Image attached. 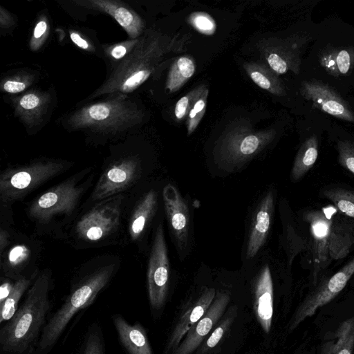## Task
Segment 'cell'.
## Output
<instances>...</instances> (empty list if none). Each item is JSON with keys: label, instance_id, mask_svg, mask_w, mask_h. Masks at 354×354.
Returning a JSON list of instances; mask_svg holds the SVG:
<instances>
[{"label": "cell", "instance_id": "4", "mask_svg": "<svg viewBox=\"0 0 354 354\" xmlns=\"http://www.w3.org/2000/svg\"><path fill=\"white\" fill-rule=\"evenodd\" d=\"M158 39L141 36L133 50L111 71L106 80L86 100L113 93L129 95L140 86L153 72L160 54Z\"/></svg>", "mask_w": 354, "mask_h": 354}, {"label": "cell", "instance_id": "32", "mask_svg": "<svg viewBox=\"0 0 354 354\" xmlns=\"http://www.w3.org/2000/svg\"><path fill=\"white\" fill-rule=\"evenodd\" d=\"M139 38L129 39L116 44L102 46L104 56L111 66V71L129 55L138 44Z\"/></svg>", "mask_w": 354, "mask_h": 354}, {"label": "cell", "instance_id": "9", "mask_svg": "<svg viewBox=\"0 0 354 354\" xmlns=\"http://www.w3.org/2000/svg\"><path fill=\"white\" fill-rule=\"evenodd\" d=\"M54 98L50 91L30 89L12 99L16 117L28 133L39 130L50 115Z\"/></svg>", "mask_w": 354, "mask_h": 354}, {"label": "cell", "instance_id": "14", "mask_svg": "<svg viewBox=\"0 0 354 354\" xmlns=\"http://www.w3.org/2000/svg\"><path fill=\"white\" fill-rule=\"evenodd\" d=\"M75 4L112 17L124 30L129 39H138L143 33L145 23L130 6L118 0H77Z\"/></svg>", "mask_w": 354, "mask_h": 354}, {"label": "cell", "instance_id": "44", "mask_svg": "<svg viewBox=\"0 0 354 354\" xmlns=\"http://www.w3.org/2000/svg\"><path fill=\"white\" fill-rule=\"evenodd\" d=\"M15 281H12L11 279H1V283L0 286V305L2 304L6 298L9 296Z\"/></svg>", "mask_w": 354, "mask_h": 354}, {"label": "cell", "instance_id": "28", "mask_svg": "<svg viewBox=\"0 0 354 354\" xmlns=\"http://www.w3.org/2000/svg\"><path fill=\"white\" fill-rule=\"evenodd\" d=\"M195 72L193 60L187 57H180L176 60L169 71L167 88L174 92L178 90Z\"/></svg>", "mask_w": 354, "mask_h": 354}, {"label": "cell", "instance_id": "45", "mask_svg": "<svg viewBox=\"0 0 354 354\" xmlns=\"http://www.w3.org/2000/svg\"><path fill=\"white\" fill-rule=\"evenodd\" d=\"M8 234L6 231H4L3 229H1L0 232V252L2 255L3 252L4 248L6 247L8 243Z\"/></svg>", "mask_w": 354, "mask_h": 354}, {"label": "cell", "instance_id": "33", "mask_svg": "<svg viewBox=\"0 0 354 354\" xmlns=\"http://www.w3.org/2000/svg\"><path fill=\"white\" fill-rule=\"evenodd\" d=\"M35 75L32 72H17L5 77L0 83L2 91L9 94L24 92L34 82Z\"/></svg>", "mask_w": 354, "mask_h": 354}, {"label": "cell", "instance_id": "20", "mask_svg": "<svg viewBox=\"0 0 354 354\" xmlns=\"http://www.w3.org/2000/svg\"><path fill=\"white\" fill-rule=\"evenodd\" d=\"M274 210L272 192H268L256 212L248 242L247 257H254L264 244L268 234Z\"/></svg>", "mask_w": 354, "mask_h": 354}, {"label": "cell", "instance_id": "36", "mask_svg": "<svg viewBox=\"0 0 354 354\" xmlns=\"http://www.w3.org/2000/svg\"><path fill=\"white\" fill-rule=\"evenodd\" d=\"M189 22L197 31L207 35H213L216 28L214 20L205 12L192 14L189 17Z\"/></svg>", "mask_w": 354, "mask_h": 354}, {"label": "cell", "instance_id": "8", "mask_svg": "<svg viewBox=\"0 0 354 354\" xmlns=\"http://www.w3.org/2000/svg\"><path fill=\"white\" fill-rule=\"evenodd\" d=\"M353 274L354 257L306 297L291 319L290 330H294L304 319L312 317L318 308L333 299Z\"/></svg>", "mask_w": 354, "mask_h": 354}, {"label": "cell", "instance_id": "30", "mask_svg": "<svg viewBox=\"0 0 354 354\" xmlns=\"http://www.w3.org/2000/svg\"><path fill=\"white\" fill-rule=\"evenodd\" d=\"M248 73L252 80L260 88L274 95H283L285 94L284 86L281 80L267 69L263 70L259 67L250 66Z\"/></svg>", "mask_w": 354, "mask_h": 354}, {"label": "cell", "instance_id": "17", "mask_svg": "<svg viewBox=\"0 0 354 354\" xmlns=\"http://www.w3.org/2000/svg\"><path fill=\"white\" fill-rule=\"evenodd\" d=\"M268 139L254 134L232 140L220 151L218 163L225 169L232 170L247 162L259 152Z\"/></svg>", "mask_w": 354, "mask_h": 354}, {"label": "cell", "instance_id": "1", "mask_svg": "<svg viewBox=\"0 0 354 354\" xmlns=\"http://www.w3.org/2000/svg\"><path fill=\"white\" fill-rule=\"evenodd\" d=\"M51 274H38L22 304L0 329V354H36L51 309Z\"/></svg>", "mask_w": 354, "mask_h": 354}, {"label": "cell", "instance_id": "16", "mask_svg": "<svg viewBox=\"0 0 354 354\" xmlns=\"http://www.w3.org/2000/svg\"><path fill=\"white\" fill-rule=\"evenodd\" d=\"M166 214L179 250L187 245L189 216L188 207L176 187L169 183L162 190Z\"/></svg>", "mask_w": 354, "mask_h": 354}, {"label": "cell", "instance_id": "43", "mask_svg": "<svg viewBox=\"0 0 354 354\" xmlns=\"http://www.w3.org/2000/svg\"><path fill=\"white\" fill-rule=\"evenodd\" d=\"M17 25V18L3 6H0V27L1 30L8 31Z\"/></svg>", "mask_w": 354, "mask_h": 354}, {"label": "cell", "instance_id": "6", "mask_svg": "<svg viewBox=\"0 0 354 354\" xmlns=\"http://www.w3.org/2000/svg\"><path fill=\"white\" fill-rule=\"evenodd\" d=\"M85 190L79 180L71 177L36 198L29 208V215L39 222H48L58 215H68L77 205Z\"/></svg>", "mask_w": 354, "mask_h": 354}, {"label": "cell", "instance_id": "5", "mask_svg": "<svg viewBox=\"0 0 354 354\" xmlns=\"http://www.w3.org/2000/svg\"><path fill=\"white\" fill-rule=\"evenodd\" d=\"M59 160H40L5 171L0 178L2 202L18 199L65 169Z\"/></svg>", "mask_w": 354, "mask_h": 354}, {"label": "cell", "instance_id": "13", "mask_svg": "<svg viewBox=\"0 0 354 354\" xmlns=\"http://www.w3.org/2000/svg\"><path fill=\"white\" fill-rule=\"evenodd\" d=\"M335 206L324 207L320 210L308 212L304 219L310 225L313 239V257L314 261L313 283H316L319 271L328 263V236Z\"/></svg>", "mask_w": 354, "mask_h": 354}, {"label": "cell", "instance_id": "42", "mask_svg": "<svg viewBox=\"0 0 354 354\" xmlns=\"http://www.w3.org/2000/svg\"><path fill=\"white\" fill-rule=\"evenodd\" d=\"M266 59L271 69L277 74H284L290 70L287 63L273 52L269 53Z\"/></svg>", "mask_w": 354, "mask_h": 354}, {"label": "cell", "instance_id": "40", "mask_svg": "<svg viewBox=\"0 0 354 354\" xmlns=\"http://www.w3.org/2000/svg\"><path fill=\"white\" fill-rule=\"evenodd\" d=\"M201 94H198V92L196 93L195 91H193L188 95L182 97L177 102L174 109V114L178 120H181L185 117L190 106L192 108L193 106L190 105L191 103L195 102V99H196Z\"/></svg>", "mask_w": 354, "mask_h": 354}, {"label": "cell", "instance_id": "21", "mask_svg": "<svg viewBox=\"0 0 354 354\" xmlns=\"http://www.w3.org/2000/svg\"><path fill=\"white\" fill-rule=\"evenodd\" d=\"M118 339L128 354H153L145 328L139 323L130 324L118 313L112 316Z\"/></svg>", "mask_w": 354, "mask_h": 354}, {"label": "cell", "instance_id": "26", "mask_svg": "<svg viewBox=\"0 0 354 354\" xmlns=\"http://www.w3.org/2000/svg\"><path fill=\"white\" fill-rule=\"evenodd\" d=\"M318 156V140L313 135L304 141L293 163L291 178L299 180L313 167Z\"/></svg>", "mask_w": 354, "mask_h": 354}, {"label": "cell", "instance_id": "19", "mask_svg": "<svg viewBox=\"0 0 354 354\" xmlns=\"http://www.w3.org/2000/svg\"><path fill=\"white\" fill-rule=\"evenodd\" d=\"M354 246V219L335 209L328 236V255L333 260L346 257Z\"/></svg>", "mask_w": 354, "mask_h": 354}, {"label": "cell", "instance_id": "25", "mask_svg": "<svg viewBox=\"0 0 354 354\" xmlns=\"http://www.w3.org/2000/svg\"><path fill=\"white\" fill-rule=\"evenodd\" d=\"M157 205V196L153 190L148 192L140 201L131 216L129 232L133 241L142 234L153 216Z\"/></svg>", "mask_w": 354, "mask_h": 354}, {"label": "cell", "instance_id": "27", "mask_svg": "<svg viewBox=\"0 0 354 354\" xmlns=\"http://www.w3.org/2000/svg\"><path fill=\"white\" fill-rule=\"evenodd\" d=\"M38 274L21 277L16 281L4 302L0 305V324L6 323L13 317L19 309V303L24 294L28 290Z\"/></svg>", "mask_w": 354, "mask_h": 354}, {"label": "cell", "instance_id": "24", "mask_svg": "<svg viewBox=\"0 0 354 354\" xmlns=\"http://www.w3.org/2000/svg\"><path fill=\"white\" fill-rule=\"evenodd\" d=\"M319 63L333 77L348 75L354 68V46L324 50L319 55Z\"/></svg>", "mask_w": 354, "mask_h": 354}, {"label": "cell", "instance_id": "35", "mask_svg": "<svg viewBox=\"0 0 354 354\" xmlns=\"http://www.w3.org/2000/svg\"><path fill=\"white\" fill-rule=\"evenodd\" d=\"M207 94L208 91L207 89L201 93L189 111L187 120L189 135L196 129L205 112Z\"/></svg>", "mask_w": 354, "mask_h": 354}, {"label": "cell", "instance_id": "18", "mask_svg": "<svg viewBox=\"0 0 354 354\" xmlns=\"http://www.w3.org/2000/svg\"><path fill=\"white\" fill-rule=\"evenodd\" d=\"M215 295L216 292L214 288L206 289L182 315L170 335L165 353L172 351L174 352L178 348L182 339L205 315L213 302Z\"/></svg>", "mask_w": 354, "mask_h": 354}, {"label": "cell", "instance_id": "38", "mask_svg": "<svg viewBox=\"0 0 354 354\" xmlns=\"http://www.w3.org/2000/svg\"><path fill=\"white\" fill-rule=\"evenodd\" d=\"M236 308L232 307L230 314L220 324V325L214 329L213 333L206 341V346L209 348L216 346L222 338L226 329L232 323L234 317L236 316Z\"/></svg>", "mask_w": 354, "mask_h": 354}, {"label": "cell", "instance_id": "39", "mask_svg": "<svg viewBox=\"0 0 354 354\" xmlns=\"http://www.w3.org/2000/svg\"><path fill=\"white\" fill-rule=\"evenodd\" d=\"M69 37L72 42L79 48L89 53H95L96 48L92 41L79 30L70 29Z\"/></svg>", "mask_w": 354, "mask_h": 354}, {"label": "cell", "instance_id": "10", "mask_svg": "<svg viewBox=\"0 0 354 354\" xmlns=\"http://www.w3.org/2000/svg\"><path fill=\"white\" fill-rule=\"evenodd\" d=\"M120 202L108 200L85 214L77 223L79 237L89 241L102 240L112 233L120 223Z\"/></svg>", "mask_w": 354, "mask_h": 354}, {"label": "cell", "instance_id": "23", "mask_svg": "<svg viewBox=\"0 0 354 354\" xmlns=\"http://www.w3.org/2000/svg\"><path fill=\"white\" fill-rule=\"evenodd\" d=\"M354 353V316L343 321L328 334L319 354H353Z\"/></svg>", "mask_w": 354, "mask_h": 354}, {"label": "cell", "instance_id": "11", "mask_svg": "<svg viewBox=\"0 0 354 354\" xmlns=\"http://www.w3.org/2000/svg\"><path fill=\"white\" fill-rule=\"evenodd\" d=\"M140 169L137 158L127 156L108 167L91 194L94 201L108 198L126 189L136 178Z\"/></svg>", "mask_w": 354, "mask_h": 354}, {"label": "cell", "instance_id": "2", "mask_svg": "<svg viewBox=\"0 0 354 354\" xmlns=\"http://www.w3.org/2000/svg\"><path fill=\"white\" fill-rule=\"evenodd\" d=\"M143 117L142 110L129 95L116 93L69 113L62 124L71 131L114 136L129 132Z\"/></svg>", "mask_w": 354, "mask_h": 354}, {"label": "cell", "instance_id": "12", "mask_svg": "<svg viewBox=\"0 0 354 354\" xmlns=\"http://www.w3.org/2000/svg\"><path fill=\"white\" fill-rule=\"evenodd\" d=\"M300 92L314 107L339 119L354 122V112L349 104L328 84L317 80L304 81Z\"/></svg>", "mask_w": 354, "mask_h": 354}, {"label": "cell", "instance_id": "41", "mask_svg": "<svg viewBox=\"0 0 354 354\" xmlns=\"http://www.w3.org/2000/svg\"><path fill=\"white\" fill-rule=\"evenodd\" d=\"M28 254V250L24 245H17L14 247L8 254V261L11 265L10 268H12L13 271H15V268L26 259Z\"/></svg>", "mask_w": 354, "mask_h": 354}, {"label": "cell", "instance_id": "31", "mask_svg": "<svg viewBox=\"0 0 354 354\" xmlns=\"http://www.w3.org/2000/svg\"><path fill=\"white\" fill-rule=\"evenodd\" d=\"M343 215L354 218V192L342 188L328 189L323 192Z\"/></svg>", "mask_w": 354, "mask_h": 354}, {"label": "cell", "instance_id": "3", "mask_svg": "<svg viewBox=\"0 0 354 354\" xmlns=\"http://www.w3.org/2000/svg\"><path fill=\"white\" fill-rule=\"evenodd\" d=\"M115 270L114 265L104 266L73 284L63 304L48 318L36 354H50L71 321L80 311L94 302L110 282Z\"/></svg>", "mask_w": 354, "mask_h": 354}, {"label": "cell", "instance_id": "29", "mask_svg": "<svg viewBox=\"0 0 354 354\" xmlns=\"http://www.w3.org/2000/svg\"><path fill=\"white\" fill-rule=\"evenodd\" d=\"M79 354H106L102 328L97 322H93L88 327Z\"/></svg>", "mask_w": 354, "mask_h": 354}, {"label": "cell", "instance_id": "34", "mask_svg": "<svg viewBox=\"0 0 354 354\" xmlns=\"http://www.w3.org/2000/svg\"><path fill=\"white\" fill-rule=\"evenodd\" d=\"M50 32V26L48 17L45 14L41 15L33 28L32 33L29 41V47L32 51L40 50L45 44Z\"/></svg>", "mask_w": 354, "mask_h": 354}, {"label": "cell", "instance_id": "22", "mask_svg": "<svg viewBox=\"0 0 354 354\" xmlns=\"http://www.w3.org/2000/svg\"><path fill=\"white\" fill-rule=\"evenodd\" d=\"M255 312L262 329L268 333L273 315V283L268 266L261 271L254 288Z\"/></svg>", "mask_w": 354, "mask_h": 354}, {"label": "cell", "instance_id": "7", "mask_svg": "<svg viewBox=\"0 0 354 354\" xmlns=\"http://www.w3.org/2000/svg\"><path fill=\"white\" fill-rule=\"evenodd\" d=\"M149 300L153 310L165 304L169 279V262L161 223L156 228L147 270Z\"/></svg>", "mask_w": 354, "mask_h": 354}, {"label": "cell", "instance_id": "37", "mask_svg": "<svg viewBox=\"0 0 354 354\" xmlns=\"http://www.w3.org/2000/svg\"><path fill=\"white\" fill-rule=\"evenodd\" d=\"M340 165L354 175V142L339 140L337 145Z\"/></svg>", "mask_w": 354, "mask_h": 354}, {"label": "cell", "instance_id": "15", "mask_svg": "<svg viewBox=\"0 0 354 354\" xmlns=\"http://www.w3.org/2000/svg\"><path fill=\"white\" fill-rule=\"evenodd\" d=\"M230 299L228 293L218 292L205 315L188 331L172 354H191L223 314Z\"/></svg>", "mask_w": 354, "mask_h": 354}]
</instances>
